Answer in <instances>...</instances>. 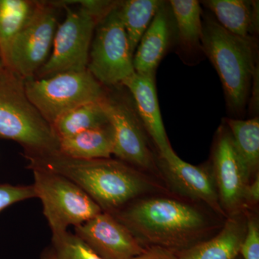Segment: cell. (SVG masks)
<instances>
[{"mask_svg": "<svg viewBox=\"0 0 259 259\" xmlns=\"http://www.w3.org/2000/svg\"><path fill=\"white\" fill-rule=\"evenodd\" d=\"M112 215L146 248L173 253L212 238L226 220L204 204L169 190L141 197Z\"/></svg>", "mask_w": 259, "mask_h": 259, "instance_id": "6da1fadb", "label": "cell"}, {"mask_svg": "<svg viewBox=\"0 0 259 259\" xmlns=\"http://www.w3.org/2000/svg\"><path fill=\"white\" fill-rule=\"evenodd\" d=\"M28 168L47 170L76 184L102 212L114 214L136 199L168 191L161 180L111 158L81 159L59 152L25 156Z\"/></svg>", "mask_w": 259, "mask_h": 259, "instance_id": "7a4b0ae2", "label": "cell"}, {"mask_svg": "<svg viewBox=\"0 0 259 259\" xmlns=\"http://www.w3.org/2000/svg\"><path fill=\"white\" fill-rule=\"evenodd\" d=\"M201 47L219 75L228 111L241 115L258 74L256 38L233 35L208 15L202 20Z\"/></svg>", "mask_w": 259, "mask_h": 259, "instance_id": "3957f363", "label": "cell"}, {"mask_svg": "<svg viewBox=\"0 0 259 259\" xmlns=\"http://www.w3.org/2000/svg\"><path fill=\"white\" fill-rule=\"evenodd\" d=\"M0 138L20 144L24 156L59 152V139L29 100L24 79L5 66L0 75Z\"/></svg>", "mask_w": 259, "mask_h": 259, "instance_id": "277c9868", "label": "cell"}, {"mask_svg": "<svg viewBox=\"0 0 259 259\" xmlns=\"http://www.w3.org/2000/svg\"><path fill=\"white\" fill-rule=\"evenodd\" d=\"M25 93L51 126L59 117L88 102L102 100L104 86L87 71L64 72L47 78L24 79Z\"/></svg>", "mask_w": 259, "mask_h": 259, "instance_id": "5b68a950", "label": "cell"}, {"mask_svg": "<svg viewBox=\"0 0 259 259\" xmlns=\"http://www.w3.org/2000/svg\"><path fill=\"white\" fill-rule=\"evenodd\" d=\"M34 189L41 201L52 236L67 231L102 212L88 194L69 179L47 170L32 168Z\"/></svg>", "mask_w": 259, "mask_h": 259, "instance_id": "8992f818", "label": "cell"}, {"mask_svg": "<svg viewBox=\"0 0 259 259\" xmlns=\"http://www.w3.org/2000/svg\"><path fill=\"white\" fill-rule=\"evenodd\" d=\"M105 105L114 132L112 155L163 182L158 168L157 151L138 115L133 100L129 101L125 97L107 93Z\"/></svg>", "mask_w": 259, "mask_h": 259, "instance_id": "52a82bcc", "label": "cell"}, {"mask_svg": "<svg viewBox=\"0 0 259 259\" xmlns=\"http://www.w3.org/2000/svg\"><path fill=\"white\" fill-rule=\"evenodd\" d=\"M118 4L97 24L90 48L88 70L104 87L121 85L135 73Z\"/></svg>", "mask_w": 259, "mask_h": 259, "instance_id": "ba28073f", "label": "cell"}, {"mask_svg": "<svg viewBox=\"0 0 259 259\" xmlns=\"http://www.w3.org/2000/svg\"><path fill=\"white\" fill-rule=\"evenodd\" d=\"M63 7L66 18L58 25L49 59L34 77L88 70L90 48L100 21L83 7L75 10Z\"/></svg>", "mask_w": 259, "mask_h": 259, "instance_id": "9c48e42d", "label": "cell"}, {"mask_svg": "<svg viewBox=\"0 0 259 259\" xmlns=\"http://www.w3.org/2000/svg\"><path fill=\"white\" fill-rule=\"evenodd\" d=\"M50 2H37L33 14L10 44L5 66L23 79L34 77L47 62L52 49L58 20Z\"/></svg>", "mask_w": 259, "mask_h": 259, "instance_id": "30bf717a", "label": "cell"}, {"mask_svg": "<svg viewBox=\"0 0 259 259\" xmlns=\"http://www.w3.org/2000/svg\"><path fill=\"white\" fill-rule=\"evenodd\" d=\"M209 161L226 218L244 210L245 192L250 178L224 121L214 135Z\"/></svg>", "mask_w": 259, "mask_h": 259, "instance_id": "8fae6325", "label": "cell"}, {"mask_svg": "<svg viewBox=\"0 0 259 259\" xmlns=\"http://www.w3.org/2000/svg\"><path fill=\"white\" fill-rule=\"evenodd\" d=\"M162 180L168 190L182 197L200 202L226 218L220 204L215 181L209 161L198 166L179 157L175 151L158 157Z\"/></svg>", "mask_w": 259, "mask_h": 259, "instance_id": "7c38bea8", "label": "cell"}, {"mask_svg": "<svg viewBox=\"0 0 259 259\" xmlns=\"http://www.w3.org/2000/svg\"><path fill=\"white\" fill-rule=\"evenodd\" d=\"M75 234L103 259H131L146 248L118 220L102 212L74 227Z\"/></svg>", "mask_w": 259, "mask_h": 259, "instance_id": "4fadbf2b", "label": "cell"}, {"mask_svg": "<svg viewBox=\"0 0 259 259\" xmlns=\"http://www.w3.org/2000/svg\"><path fill=\"white\" fill-rule=\"evenodd\" d=\"M121 85L131 93L138 115L157 151L158 157H165L174 149L162 120L155 73L135 72Z\"/></svg>", "mask_w": 259, "mask_h": 259, "instance_id": "5bb4252c", "label": "cell"}, {"mask_svg": "<svg viewBox=\"0 0 259 259\" xmlns=\"http://www.w3.org/2000/svg\"><path fill=\"white\" fill-rule=\"evenodd\" d=\"M169 4L162 2L152 22L140 40L134 55L135 72L156 73L171 46L175 29Z\"/></svg>", "mask_w": 259, "mask_h": 259, "instance_id": "9a60e30c", "label": "cell"}, {"mask_svg": "<svg viewBox=\"0 0 259 259\" xmlns=\"http://www.w3.org/2000/svg\"><path fill=\"white\" fill-rule=\"evenodd\" d=\"M246 227V212L241 211L227 218L212 238L175 253L178 259H235L239 255Z\"/></svg>", "mask_w": 259, "mask_h": 259, "instance_id": "2e32d148", "label": "cell"}, {"mask_svg": "<svg viewBox=\"0 0 259 259\" xmlns=\"http://www.w3.org/2000/svg\"><path fill=\"white\" fill-rule=\"evenodd\" d=\"M202 4L227 31L237 36L253 37L258 28V2L207 0Z\"/></svg>", "mask_w": 259, "mask_h": 259, "instance_id": "e0dca14e", "label": "cell"}, {"mask_svg": "<svg viewBox=\"0 0 259 259\" xmlns=\"http://www.w3.org/2000/svg\"><path fill=\"white\" fill-rule=\"evenodd\" d=\"M113 148L114 132L110 123L59 140V153L81 159L111 158Z\"/></svg>", "mask_w": 259, "mask_h": 259, "instance_id": "ac0fdd59", "label": "cell"}, {"mask_svg": "<svg viewBox=\"0 0 259 259\" xmlns=\"http://www.w3.org/2000/svg\"><path fill=\"white\" fill-rule=\"evenodd\" d=\"M105 97L80 105L59 117L51 126L57 139L110 124L105 109Z\"/></svg>", "mask_w": 259, "mask_h": 259, "instance_id": "d6986e66", "label": "cell"}, {"mask_svg": "<svg viewBox=\"0 0 259 259\" xmlns=\"http://www.w3.org/2000/svg\"><path fill=\"white\" fill-rule=\"evenodd\" d=\"M225 122L244 163L250 181L259 175V118L248 120L226 118Z\"/></svg>", "mask_w": 259, "mask_h": 259, "instance_id": "ffe728a7", "label": "cell"}, {"mask_svg": "<svg viewBox=\"0 0 259 259\" xmlns=\"http://www.w3.org/2000/svg\"><path fill=\"white\" fill-rule=\"evenodd\" d=\"M175 29L181 44L186 50H202V8L197 0L168 2Z\"/></svg>", "mask_w": 259, "mask_h": 259, "instance_id": "44dd1931", "label": "cell"}, {"mask_svg": "<svg viewBox=\"0 0 259 259\" xmlns=\"http://www.w3.org/2000/svg\"><path fill=\"white\" fill-rule=\"evenodd\" d=\"M162 2L160 0H127L119 2V14L125 28L133 56Z\"/></svg>", "mask_w": 259, "mask_h": 259, "instance_id": "7402d4cb", "label": "cell"}, {"mask_svg": "<svg viewBox=\"0 0 259 259\" xmlns=\"http://www.w3.org/2000/svg\"><path fill=\"white\" fill-rule=\"evenodd\" d=\"M37 1L0 0V51L3 59L10 44L29 21Z\"/></svg>", "mask_w": 259, "mask_h": 259, "instance_id": "603a6c76", "label": "cell"}, {"mask_svg": "<svg viewBox=\"0 0 259 259\" xmlns=\"http://www.w3.org/2000/svg\"><path fill=\"white\" fill-rule=\"evenodd\" d=\"M56 259H103L76 234L66 231L52 236Z\"/></svg>", "mask_w": 259, "mask_h": 259, "instance_id": "cb8c5ba5", "label": "cell"}, {"mask_svg": "<svg viewBox=\"0 0 259 259\" xmlns=\"http://www.w3.org/2000/svg\"><path fill=\"white\" fill-rule=\"evenodd\" d=\"M246 232L242 242L239 255L243 259H259L258 211L245 210Z\"/></svg>", "mask_w": 259, "mask_h": 259, "instance_id": "d4e9b609", "label": "cell"}, {"mask_svg": "<svg viewBox=\"0 0 259 259\" xmlns=\"http://www.w3.org/2000/svg\"><path fill=\"white\" fill-rule=\"evenodd\" d=\"M36 197L32 185H12L0 184V212L12 204Z\"/></svg>", "mask_w": 259, "mask_h": 259, "instance_id": "484cf974", "label": "cell"}, {"mask_svg": "<svg viewBox=\"0 0 259 259\" xmlns=\"http://www.w3.org/2000/svg\"><path fill=\"white\" fill-rule=\"evenodd\" d=\"M259 175L247 186L244 196L243 209L248 211H258Z\"/></svg>", "mask_w": 259, "mask_h": 259, "instance_id": "4316f807", "label": "cell"}, {"mask_svg": "<svg viewBox=\"0 0 259 259\" xmlns=\"http://www.w3.org/2000/svg\"><path fill=\"white\" fill-rule=\"evenodd\" d=\"M131 259H178L176 254L173 252L156 248V247H148L144 253Z\"/></svg>", "mask_w": 259, "mask_h": 259, "instance_id": "83f0119b", "label": "cell"}, {"mask_svg": "<svg viewBox=\"0 0 259 259\" xmlns=\"http://www.w3.org/2000/svg\"><path fill=\"white\" fill-rule=\"evenodd\" d=\"M42 259H56L52 248H49V249L44 252V254H42Z\"/></svg>", "mask_w": 259, "mask_h": 259, "instance_id": "f1b7e54d", "label": "cell"}, {"mask_svg": "<svg viewBox=\"0 0 259 259\" xmlns=\"http://www.w3.org/2000/svg\"><path fill=\"white\" fill-rule=\"evenodd\" d=\"M5 68L4 61H3V56H2L1 51H0V75L3 72Z\"/></svg>", "mask_w": 259, "mask_h": 259, "instance_id": "f546056e", "label": "cell"}, {"mask_svg": "<svg viewBox=\"0 0 259 259\" xmlns=\"http://www.w3.org/2000/svg\"><path fill=\"white\" fill-rule=\"evenodd\" d=\"M235 259H243V258H242L241 255H238V256H237L236 258Z\"/></svg>", "mask_w": 259, "mask_h": 259, "instance_id": "4dcf8cb0", "label": "cell"}]
</instances>
